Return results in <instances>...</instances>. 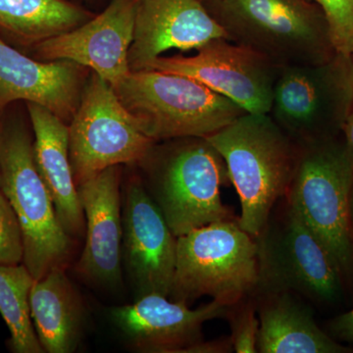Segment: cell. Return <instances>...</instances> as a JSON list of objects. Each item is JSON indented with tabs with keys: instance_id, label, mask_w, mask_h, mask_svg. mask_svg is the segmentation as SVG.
<instances>
[{
	"instance_id": "obj_25",
	"label": "cell",
	"mask_w": 353,
	"mask_h": 353,
	"mask_svg": "<svg viewBox=\"0 0 353 353\" xmlns=\"http://www.w3.org/2000/svg\"><path fill=\"white\" fill-rule=\"evenodd\" d=\"M259 318L254 303H245L232 321L231 340L236 353L259 352Z\"/></svg>"
},
{
	"instance_id": "obj_22",
	"label": "cell",
	"mask_w": 353,
	"mask_h": 353,
	"mask_svg": "<svg viewBox=\"0 0 353 353\" xmlns=\"http://www.w3.org/2000/svg\"><path fill=\"white\" fill-rule=\"evenodd\" d=\"M36 279L24 263L0 264V314L10 332L15 353H43L30 307V294Z\"/></svg>"
},
{
	"instance_id": "obj_29",
	"label": "cell",
	"mask_w": 353,
	"mask_h": 353,
	"mask_svg": "<svg viewBox=\"0 0 353 353\" xmlns=\"http://www.w3.org/2000/svg\"><path fill=\"white\" fill-rule=\"evenodd\" d=\"M201 1L213 2V1H216V0H201Z\"/></svg>"
},
{
	"instance_id": "obj_5",
	"label": "cell",
	"mask_w": 353,
	"mask_h": 353,
	"mask_svg": "<svg viewBox=\"0 0 353 353\" xmlns=\"http://www.w3.org/2000/svg\"><path fill=\"white\" fill-rule=\"evenodd\" d=\"M285 196L345 277L353 268V167L345 148L325 139L299 145Z\"/></svg>"
},
{
	"instance_id": "obj_14",
	"label": "cell",
	"mask_w": 353,
	"mask_h": 353,
	"mask_svg": "<svg viewBox=\"0 0 353 353\" xmlns=\"http://www.w3.org/2000/svg\"><path fill=\"white\" fill-rule=\"evenodd\" d=\"M213 299L199 308L148 294L132 304L110 309L111 321L128 345L139 352L185 353L202 340L204 323L229 315L230 308Z\"/></svg>"
},
{
	"instance_id": "obj_21",
	"label": "cell",
	"mask_w": 353,
	"mask_h": 353,
	"mask_svg": "<svg viewBox=\"0 0 353 353\" xmlns=\"http://www.w3.org/2000/svg\"><path fill=\"white\" fill-rule=\"evenodd\" d=\"M92 17L67 0H0V37L11 46L31 50Z\"/></svg>"
},
{
	"instance_id": "obj_2",
	"label": "cell",
	"mask_w": 353,
	"mask_h": 353,
	"mask_svg": "<svg viewBox=\"0 0 353 353\" xmlns=\"http://www.w3.org/2000/svg\"><path fill=\"white\" fill-rule=\"evenodd\" d=\"M32 132L8 106L0 111V190L19 220L23 263L39 280L52 269L65 268L73 243L37 168Z\"/></svg>"
},
{
	"instance_id": "obj_28",
	"label": "cell",
	"mask_w": 353,
	"mask_h": 353,
	"mask_svg": "<svg viewBox=\"0 0 353 353\" xmlns=\"http://www.w3.org/2000/svg\"><path fill=\"white\" fill-rule=\"evenodd\" d=\"M341 130L345 132V139H347L345 150H347L348 157H350L353 167V106L350 109V113L347 114Z\"/></svg>"
},
{
	"instance_id": "obj_13",
	"label": "cell",
	"mask_w": 353,
	"mask_h": 353,
	"mask_svg": "<svg viewBox=\"0 0 353 353\" xmlns=\"http://www.w3.org/2000/svg\"><path fill=\"white\" fill-rule=\"evenodd\" d=\"M123 255L137 299L169 297L176 261V236L143 185L132 181L122 215Z\"/></svg>"
},
{
	"instance_id": "obj_9",
	"label": "cell",
	"mask_w": 353,
	"mask_h": 353,
	"mask_svg": "<svg viewBox=\"0 0 353 353\" xmlns=\"http://www.w3.org/2000/svg\"><path fill=\"white\" fill-rule=\"evenodd\" d=\"M161 165L153 201L175 236L234 219L221 188L230 182L224 159L205 138H183Z\"/></svg>"
},
{
	"instance_id": "obj_26",
	"label": "cell",
	"mask_w": 353,
	"mask_h": 353,
	"mask_svg": "<svg viewBox=\"0 0 353 353\" xmlns=\"http://www.w3.org/2000/svg\"><path fill=\"white\" fill-rule=\"evenodd\" d=\"M330 332L336 340L353 345V309L336 316L330 322Z\"/></svg>"
},
{
	"instance_id": "obj_4",
	"label": "cell",
	"mask_w": 353,
	"mask_h": 353,
	"mask_svg": "<svg viewBox=\"0 0 353 353\" xmlns=\"http://www.w3.org/2000/svg\"><path fill=\"white\" fill-rule=\"evenodd\" d=\"M113 88L155 141L206 138L245 113L236 102L194 79L158 70L132 71Z\"/></svg>"
},
{
	"instance_id": "obj_1",
	"label": "cell",
	"mask_w": 353,
	"mask_h": 353,
	"mask_svg": "<svg viewBox=\"0 0 353 353\" xmlns=\"http://www.w3.org/2000/svg\"><path fill=\"white\" fill-rule=\"evenodd\" d=\"M205 139L224 159L240 197L239 224L257 238L289 190L299 145L269 114L261 113H243Z\"/></svg>"
},
{
	"instance_id": "obj_7",
	"label": "cell",
	"mask_w": 353,
	"mask_h": 353,
	"mask_svg": "<svg viewBox=\"0 0 353 353\" xmlns=\"http://www.w3.org/2000/svg\"><path fill=\"white\" fill-rule=\"evenodd\" d=\"M69 128V154L77 185L109 167L143 161L155 141L125 108L112 85L92 74Z\"/></svg>"
},
{
	"instance_id": "obj_6",
	"label": "cell",
	"mask_w": 353,
	"mask_h": 353,
	"mask_svg": "<svg viewBox=\"0 0 353 353\" xmlns=\"http://www.w3.org/2000/svg\"><path fill=\"white\" fill-rule=\"evenodd\" d=\"M256 240L238 220L211 223L176 238L169 299L187 303L211 296L234 306L256 289Z\"/></svg>"
},
{
	"instance_id": "obj_8",
	"label": "cell",
	"mask_w": 353,
	"mask_h": 353,
	"mask_svg": "<svg viewBox=\"0 0 353 353\" xmlns=\"http://www.w3.org/2000/svg\"><path fill=\"white\" fill-rule=\"evenodd\" d=\"M317 64L281 68L269 115L297 145L323 141L343 128L353 106V57L334 53Z\"/></svg>"
},
{
	"instance_id": "obj_17",
	"label": "cell",
	"mask_w": 353,
	"mask_h": 353,
	"mask_svg": "<svg viewBox=\"0 0 353 353\" xmlns=\"http://www.w3.org/2000/svg\"><path fill=\"white\" fill-rule=\"evenodd\" d=\"M120 176L109 167L78 185L85 223V245L77 273L99 285L114 287L121 278Z\"/></svg>"
},
{
	"instance_id": "obj_24",
	"label": "cell",
	"mask_w": 353,
	"mask_h": 353,
	"mask_svg": "<svg viewBox=\"0 0 353 353\" xmlns=\"http://www.w3.org/2000/svg\"><path fill=\"white\" fill-rule=\"evenodd\" d=\"M24 262V239L15 211L0 192V264Z\"/></svg>"
},
{
	"instance_id": "obj_18",
	"label": "cell",
	"mask_w": 353,
	"mask_h": 353,
	"mask_svg": "<svg viewBox=\"0 0 353 353\" xmlns=\"http://www.w3.org/2000/svg\"><path fill=\"white\" fill-rule=\"evenodd\" d=\"M34 132V157L67 234L82 236L85 216L69 154V128L48 109L26 103Z\"/></svg>"
},
{
	"instance_id": "obj_11",
	"label": "cell",
	"mask_w": 353,
	"mask_h": 353,
	"mask_svg": "<svg viewBox=\"0 0 353 353\" xmlns=\"http://www.w3.org/2000/svg\"><path fill=\"white\" fill-rule=\"evenodd\" d=\"M194 57H157L143 69L194 79L245 112L269 114L280 67L227 38L211 39Z\"/></svg>"
},
{
	"instance_id": "obj_27",
	"label": "cell",
	"mask_w": 353,
	"mask_h": 353,
	"mask_svg": "<svg viewBox=\"0 0 353 353\" xmlns=\"http://www.w3.org/2000/svg\"><path fill=\"white\" fill-rule=\"evenodd\" d=\"M233 352L231 336L220 338L211 341H199L192 345L185 353H227Z\"/></svg>"
},
{
	"instance_id": "obj_16",
	"label": "cell",
	"mask_w": 353,
	"mask_h": 353,
	"mask_svg": "<svg viewBox=\"0 0 353 353\" xmlns=\"http://www.w3.org/2000/svg\"><path fill=\"white\" fill-rule=\"evenodd\" d=\"M83 68L68 60L28 57L0 37V111L25 101L48 109L64 122L72 120L85 85Z\"/></svg>"
},
{
	"instance_id": "obj_19",
	"label": "cell",
	"mask_w": 353,
	"mask_h": 353,
	"mask_svg": "<svg viewBox=\"0 0 353 353\" xmlns=\"http://www.w3.org/2000/svg\"><path fill=\"white\" fill-rule=\"evenodd\" d=\"M260 353H347L352 348L325 333L290 292L260 296Z\"/></svg>"
},
{
	"instance_id": "obj_15",
	"label": "cell",
	"mask_w": 353,
	"mask_h": 353,
	"mask_svg": "<svg viewBox=\"0 0 353 353\" xmlns=\"http://www.w3.org/2000/svg\"><path fill=\"white\" fill-rule=\"evenodd\" d=\"M134 39L129 51L132 71L170 50H197L224 30L201 0H134Z\"/></svg>"
},
{
	"instance_id": "obj_10",
	"label": "cell",
	"mask_w": 353,
	"mask_h": 353,
	"mask_svg": "<svg viewBox=\"0 0 353 353\" xmlns=\"http://www.w3.org/2000/svg\"><path fill=\"white\" fill-rule=\"evenodd\" d=\"M255 240L257 296L294 292L331 301L340 294L343 277L333 259L290 208L284 220L269 221Z\"/></svg>"
},
{
	"instance_id": "obj_20",
	"label": "cell",
	"mask_w": 353,
	"mask_h": 353,
	"mask_svg": "<svg viewBox=\"0 0 353 353\" xmlns=\"http://www.w3.org/2000/svg\"><path fill=\"white\" fill-rule=\"evenodd\" d=\"M30 307L44 352H75L82 331L83 308L64 268L52 269L34 281Z\"/></svg>"
},
{
	"instance_id": "obj_23",
	"label": "cell",
	"mask_w": 353,
	"mask_h": 353,
	"mask_svg": "<svg viewBox=\"0 0 353 353\" xmlns=\"http://www.w3.org/2000/svg\"><path fill=\"white\" fill-rule=\"evenodd\" d=\"M322 11L334 52L353 57V0H309Z\"/></svg>"
},
{
	"instance_id": "obj_12",
	"label": "cell",
	"mask_w": 353,
	"mask_h": 353,
	"mask_svg": "<svg viewBox=\"0 0 353 353\" xmlns=\"http://www.w3.org/2000/svg\"><path fill=\"white\" fill-rule=\"evenodd\" d=\"M134 18V0H112L85 24L46 39L30 51L41 61L68 60L92 69L114 88L132 72L129 51Z\"/></svg>"
},
{
	"instance_id": "obj_3",
	"label": "cell",
	"mask_w": 353,
	"mask_h": 353,
	"mask_svg": "<svg viewBox=\"0 0 353 353\" xmlns=\"http://www.w3.org/2000/svg\"><path fill=\"white\" fill-rule=\"evenodd\" d=\"M210 13L234 43L276 66L322 63L334 54L326 20L309 0H216Z\"/></svg>"
},
{
	"instance_id": "obj_30",
	"label": "cell",
	"mask_w": 353,
	"mask_h": 353,
	"mask_svg": "<svg viewBox=\"0 0 353 353\" xmlns=\"http://www.w3.org/2000/svg\"><path fill=\"white\" fill-rule=\"evenodd\" d=\"M0 192H1V190H0Z\"/></svg>"
}]
</instances>
